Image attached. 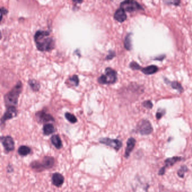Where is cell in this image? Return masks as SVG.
Returning <instances> with one entry per match:
<instances>
[{
    "label": "cell",
    "instance_id": "484cf974",
    "mask_svg": "<svg viewBox=\"0 0 192 192\" xmlns=\"http://www.w3.org/2000/svg\"><path fill=\"white\" fill-rule=\"evenodd\" d=\"M69 80L71 83H74L75 86H77L79 85L78 77L76 75H74L72 76L70 78H69Z\"/></svg>",
    "mask_w": 192,
    "mask_h": 192
},
{
    "label": "cell",
    "instance_id": "52a82bcc",
    "mask_svg": "<svg viewBox=\"0 0 192 192\" xmlns=\"http://www.w3.org/2000/svg\"><path fill=\"white\" fill-rule=\"evenodd\" d=\"M120 8L124 12H132L143 10L140 4L135 1H125L120 4Z\"/></svg>",
    "mask_w": 192,
    "mask_h": 192
},
{
    "label": "cell",
    "instance_id": "7402d4cb",
    "mask_svg": "<svg viewBox=\"0 0 192 192\" xmlns=\"http://www.w3.org/2000/svg\"><path fill=\"white\" fill-rule=\"evenodd\" d=\"M65 118H67V120L69 121L71 123H75L77 122V119L74 115H73V114H71L70 113H66L65 114Z\"/></svg>",
    "mask_w": 192,
    "mask_h": 192
},
{
    "label": "cell",
    "instance_id": "4316f807",
    "mask_svg": "<svg viewBox=\"0 0 192 192\" xmlns=\"http://www.w3.org/2000/svg\"><path fill=\"white\" fill-rule=\"evenodd\" d=\"M165 110L159 109L157 110V113H156V118L157 120H160V118L162 117V116L165 114Z\"/></svg>",
    "mask_w": 192,
    "mask_h": 192
},
{
    "label": "cell",
    "instance_id": "9a60e30c",
    "mask_svg": "<svg viewBox=\"0 0 192 192\" xmlns=\"http://www.w3.org/2000/svg\"><path fill=\"white\" fill-rule=\"evenodd\" d=\"M31 148L27 145H21L18 150V153L20 156L25 157L31 153Z\"/></svg>",
    "mask_w": 192,
    "mask_h": 192
},
{
    "label": "cell",
    "instance_id": "ba28073f",
    "mask_svg": "<svg viewBox=\"0 0 192 192\" xmlns=\"http://www.w3.org/2000/svg\"><path fill=\"white\" fill-rule=\"evenodd\" d=\"M99 141L100 143L109 146L111 148H112L116 151H119L122 146V141L118 139H113L107 137L101 138Z\"/></svg>",
    "mask_w": 192,
    "mask_h": 192
},
{
    "label": "cell",
    "instance_id": "1f68e13d",
    "mask_svg": "<svg viewBox=\"0 0 192 192\" xmlns=\"http://www.w3.org/2000/svg\"><path fill=\"white\" fill-rule=\"evenodd\" d=\"M2 39V35L1 32L0 31V39Z\"/></svg>",
    "mask_w": 192,
    "mask_h": 192
},
{
    "label": "cell",
    "instance_id": "30bf717a",
    "mask_svg": "<svg viewBox=\"0 0 192 192\" xmlns=\"http://www.w3.org/2000/svg\"><path fill=\"white\" fill-rule=\"evenodd\" d=\"M37 121L40 123H44L48 122L55 121L54 117L50 114L47 113L44 111H39L35 114Z\"/></svg>",
    "mask_w": 192,
    "mask_h": 192
},
{
    "label": "cell",
    "instance_id": "277c9868",
    "mask_svg": "<svg viewBox=\"0 0 192 192\" xmlns=\"http://www.w3.org/2000/svg\"><path fill=\"white\" fill-rule=\"evenodd\" d=\"M117 80V73L111 68H107L105 73L98 79V83L101 84H112Z\"/></svg>",
    "mask_w": 192,
    "mask_h": 192
},
{
    "label": "cell",
    "instance_id": "ac0fdd59",
    "mask_svg": "<svg viewBox=\"0 0 192 192\" xmlns=\"http://www.w3.org/2000/svg\"><path fill=\"white\" fill-rule=\"evenodd\" d=\"M55 131L54 126L51 123H47L43 126V131L44 135H50L55 133Z\"/></svg>",
    "mask_w": 192,
    "mask_h": 192
},
{
    "label": "cell",
    "instance_id": "603a6c76",
    "mask_svg": "<svg viewBox=\"0 0 192 192\" xmlns=\"http://www.w3.org/2000/svg\"><path fill=\"white\" fill-rule=\"evenodd\" d=\"M188 171V169L186 166H182L180 169L177 171V175L181 178H184L185 173Z\"/></svg>",
    "mask_w": 192,
    "mask_h": 192
},
{
    "label": "cell",
    "instance_id": "8fae6325",
    "mask_svg": "<svg viewBox=\"0 0 192 192\" xmlns=\"http://www.w3.org/2000/svg\"><path fill=\"white\" fill-rule=\"evenodd\" d=\"M136 144V140L133 137H130L126 142V147L125 157L126 158H128L129 157L130 153L133 151L134 147Z\"/></svg>",
    "mask_w": 192,
    "mask_h": 192
},
{
    "label": "cell",
    "instance_id": "83f0119b",
    "mask_svg": "<svg viewBox=\"0 0 192 192\" xmlns=\"http://www.w3.org/2000/svg\"><path fill=\"white\" fill-rule=\"evenodd\" d=\"M143 106L144 107H145L147 109H151L153 107L152 103L150 100H147L143 103Z\"/></svg>",
    "mask_w": 192,
    "mask_h": 192
},
{
    "label": "cell",
    "instance_id": "2e32d148",
    "mask_svg": "<svg viewBox=\"0 0 192 192\" xmlns=\"http://www.w3.org/2000/svg\"><path fill=\"white\" fill-rule=\"evenodd\" d=\"M158 70V68L156 66H150L148 67H145L142 68L141 71L142 72L147 75H152L155 73H156Z\"/></svg>",
    "mask_w": 192,
    "mask_h": 192
},
{
    "label": "cell",
    "instance_id": "44dd1931",
    "mask_svg": "<svg viewBox=\"0 0 192 192\" xmlns=\"http://www.w3.org/2000/svg\"><path fill=\"white\" fill-rule=\"evenodd\" d=\"M130 35L131 33L126 35L124 41V46L127 50H130L132 49V39Z\"/></svg>",
    "mask_w": 192,
    "mask_h": 192
},
{
    "label": "cell",
    "instance_id": "d6a6232c",
    "mask_svg": "<svg viewBox=\"0 0 192 192\" xmlns=\"http://www.w3.org/2000/svg\"><path fill=\"white\" fill-rule=\"evenodd\" d=\"M3 138H4V136H0V141H2Z\"/></svg>",
    "mask_w": 192,
    "mask_h": 192
},
{
    "label": "cell",
    "instance_id": "cb8c5ba5",
    "mask_svg": "<svg viewBox=\"0 0 192 192\" xmlns=\"http://www.w3.org/2000/svg\"><path fill=\"white\" fill-rule=\"evenodd\" d=\"M8 9H6V8H0V23L2 21V20L3 19V16L4 15H6L8 13Z\"/></svg>",
    "mask_w": 192,
    "mask_h": 192
},
{
    "label": "cell",
    "instance_id": "7c38bea8",
    "mask_svg": "<svg viewBox=\"0 0 192 192\" xmlns=\"http://www.w3.org/2000/svg\"><path fill=\"white\" fill-rule=\"evenodd\" d=\"M52 182L56 187H60L64 182V177L60 173H54L52 177Z\"/></svg>",
    "mask_w": 192,
    "mask_h": 192
},
{
    "label": "cell",
    "instance_id": "5b68a950",
    "mask_svg": "<svg viewBox=\"0 0 192 192\" xmlns=\"http://www.w3.org/2000/svg\"><path fill=\"white\" fill-rule=\"evenodd\" d=\"M18 111L17 108L15 107H8L6 108V110L4 113V115L0 119V127L1 129H4L6 125V122L8 120H11L16 117L18 115Z\"/></svg>",
    "mask_w": 192,
    "mask_h": 192
},
{
    "label": "cell",
    "instance_id": "5bb4252c",
    "mask_svg": "<svg viewBox=\"0 0 192 192\" xmlns=\"http://www.w3.org/2000/svg\"><path fill=\"white\" fill-rule=\"evenodd\" d=\"M51 141L52 144L54 145L56 148L57 149H61L63 147L62 141L58 135H54L51 137Z\"/></svg>",
    "mask_w": 192,
    "mask_h": 192
},
{
    "label": "cell",
    "instance_id": "3957f363",
    "mask_svg": "<svg viewBox=\"0 0 192 192\" xmlns=\"http://www.w3.org/2000/svg\"><path fill=\"white\" fill-rule=\"evenodd\" d=\"M55 160L54 157L45 156L43 157L41 162L38 161H33L30 166L31 169L37 172H41L45 170L52 168L55 165Z\"/></svg>",
    "mask_w": 192,
    "mask_h": 192
},
{
    "label": "cell",
    "instance_id": "4dcf8cb0",
    "mask_svg": "<svg viewBox=\"0 0 192 192\" xmlns=\"http://www.w3.org/2000/svg\"><path fill=\"white\" fill-rule=\"evenodd\" d=\"M165 171H166V168L164 166L160 170V171L158 172V175H164L165 174Z\"/></svg>",
    "mask_w": 192,
    "mask_h": 192
},
{
    "label": "cell",
    "instance_id": "e0dca14e",
    "mask_svg": "<svg viewBox=\"0 0 192 192\" xmlns=\"http://www.w3.org/2000/svg\"><path fill=\"white\" fill-rule=\"evenodd\" d=\"M181 158L180 157H173L171 158H169L166 160H165V167L166 169L167 167L173 166V165H175V163H176L177 162L181 161Z\"/></svg>",
    "mask_w": 192,
    "mask_h": 192
},
{
    "label": "cell",
    "instance_id": "d4e9b609",
    "mask_svg": "<svg viewBox=\"0 0 192 192\" xmlns=\"http://www.w3.org/2000/svg\"><path fill=\"white\" fill-rule=\"evenodd\" d=\"M130 67L133 70H141L142 67L136 62H133L130 64Z\"/></svg>",
    "mask_w": 192,
    "mask_h": 192
},
{
    "label": "cell",
    "instance_id": "d6986e66",
    "mask_svg": "<svg viewBox=\"0 0 192 192\" xmlns=\"http://www.w3.org/2000/svg\"><path fill=\"white\" fill-rule=\"evenodd\" d=\"M28 84L29 86L31 87V90L34 92L38 91L41 88L40 83L35 79H29L28 81Z\"/></svg>",
    "mask_w": 192,
    "mask_h": 192
},
{
    "label": "cell",
    "instance_id": "9c48e42d",
    "mask_svg": "<svg viewBox=\"0 0 192 192\" xmlns=\"http://www.w3.org/2000/svg\"><path fill=\"white\" fill-rule=\"evenodd\" d=\"M2 144L6 153H9L15 149V141L14 139L10 135L4 136L2 140Z\"/></svg>",
    "mask_w": 192,
    "mask_h": 192
},
{
    "label": "cell",
    "instance_id": "8992f818",
    "mask_svg": "<svg viewBox=\"0 0 192 192\" xmlns=\"http://www.w3.org/2000/svg\"><path fill=\"white\" fill-rule=\"evenodd\" d=\"M137 131L142 135H148L153 132V127L147 120H142L138 123Z\"/></svg>",
    "mask_w": 192,
    "mask_h": 192
},
{
    "label": "cell",
    "instance_id": "ffe728a7",
    "mask_svg": "<svg viewBox=\"0 0 192 192\" xmlns=\"http://www.w3.org/2000/svg\"><path fill=\"white\" fill-rule=\"evenodd\" d=\"M165 83H167L168 84H170L171 85V86L172 87V88L177 90L179 92H182L183 91V88L181 86L180 83L177 82V81H173V82H170L168 79H165Z\"/></svg>",
    "mask_w": 192,
    "mask_h": 192
},
{
    "label": "cell",
    "instance_id": "6da1fadb",
    "mask_svg": "<svg viewBox=\"0 0 192 192\" xmlns=\"http://www.w3.org/2000/svg\"><path fill=\"white\" fill-rule=\"evenodd\" d=\"M34 39L39 51H50L55 48V41L48 31L39 30L36 32Z\"/></svg>",
    "mask_w": 192,
    "mask_h": 192
},
{
    "label": "cell",
    "instance_id": "f1b7e54d",
    "mask_svg": "<svg viewBox=\"0 0 192 192\" xmlns=\"http://www.w3.org/2000/svg\"><path fill=\"white\" fill-rule=\"evenodd\" d=\"M165 3L168 4H173L174 5H179V4L181 3V1H164Z\"/></svg>",
    "mask_w": 192,
    "mask_h": 192
},
{
    "label": "cell",
    "instance_id": "4fadbf2b",
    "mask_svg": "<svg viewBox=\"0 0 192 192\" xmlns=\"http://www.w3.org/2000/svg\"><path fill=\"white\" fill-rule=\"evenodd\" d=\"M127 16L125 12L122 10L121 8L118 9L115 14H114V18L119 22H123L126 19Z\"/></svg>",
    "mask_w": 192,
    "mask_h": 192
},
{
    "label": "cell",
    "instance_id": "f546056e",
    "mask_svg": "<svg viewBox=\"0 0 192 192\" xmlns=\"http://www.w3.org/2000/svg\"><path fill=\"white\" fill-rule=\"evenodd\" d=\"M115 56V52H114V51H110L109 52V54L107 55L106 59H109H109H112Z\"/></svg>",
    "mask_w": 192,
    "mask_h": 192
},
{
    "label": "cell",
    "instance_id": "7a4b0ae2",
    "mask_svg": "<svg viewBox=\"0 0 192 192\" xmlns=\"http://www.w3.org/2000/svg\"><path fill=\"white\" fill-rule=\"evenodd\" d=\"M23 83L19 81L11 90L8 91L4 96L5 105L6 108L15 107L17 108L20 95L22 93Z\"/></svg>",
    "mask_w": 192,
    "mask_h": 192
}]
</instances>
